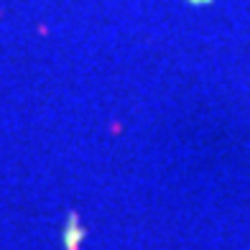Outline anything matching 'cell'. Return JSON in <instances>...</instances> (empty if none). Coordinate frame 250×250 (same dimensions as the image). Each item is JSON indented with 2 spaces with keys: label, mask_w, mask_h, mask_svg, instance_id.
Masks as SVG:
<instances>
[{
  "label": "cell",
  "mask_w": 250,
  "mask_h": 250,
  "mask_svg": "<svg viewBox=\"0 0 250 250\" xmlns=\"http://www.w3.org/2000/svg\"><path fill=\"white\" fill-rule=\"evenodd\" d=\"M82 240H84V227L79 222V214L77 212H69V220L64 225V235H62V243L66 250H79L82 248Z\"/></svg>",
  "instance_id": "6da1fadb"
}]
</instances>
